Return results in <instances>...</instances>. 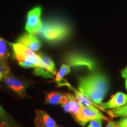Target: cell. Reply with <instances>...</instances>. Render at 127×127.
I'll return each instance as SVG.
<instances>
[{"label":"cell","mask_w":127,"mask_h":127,"mask_svg":"<svg viewBox=\"0 0 127 127\" xmlns=\"http://www.w3.org/2000/svg\"><path fill=\"white\" fill-rule=\"evenodd\" d=\"M81 106L82 111L83 112L84 117L88 122H90L92 120H95L108 121V118L103 115L97 108H90L82 105V104H81Z\"/></svg>","instance_id":"8fae6325"},{"label":"cell","mask_w":127,"mask_h":127,"mask_svg":"<svg viewBox=\"0 0 127 127\" xmlns=\"http://www.w3.org/2000/svg\"><path fill=\"white\" fill-rule=\"evenodd\" d=\"M71 71L70 66L67 64H63L61 66L60 71L57 73L55 76V81L57 82V84H60L63 81V78L66 75L69 74Z\"/></svg>","instance_id":"9a60e30c"},{"label":"cell","mask_w":127,"mask_h":127,"mask_svg":"<svg viewBox=\"0 0 127 127\" xmlns=\"http://www.w3.org/2000/svg\"><path fill=\"white\" fill-rule=\"evenodd\" d=\"M109 88L108 78L102 72H95L79 79L78 91L95 104L102 103Z\"/></svg>","instance_id":"6da1fadb"},{"label":"cell","mask_w":127,"mask_h":127,"mask_svg":"<svg viewBox=\"0 0 127 127\" xmlns=\"http://www.w3.org/2000/svg\"><path fill=\"white\" fill-rule=\"evenodd\" d=\"M106 127H118V124L116 123V122L109 121L107 125H106Z\"/></svg>","instance_id":"cb8c5ba5"},{"label":"cell","mask_w":127,"mask_h":127,"mask_svg":"<svg viewBox=\"0 0 127 127\" xmlns=\"http://www.w3.org/2000/svg\"><path fill=\"white\" fill-rule=\"evenodd\" d=\"M38 55L42 60V63H43L42 67L48 71L49 72L52 73L54 75H56L57 73L56 66H55V63L51 60V58L47 56V55L42 54H38Z\"/></svg>","instance_id":"7c38bea8"},{"label":"cell","mask_w":127,"mask_h":127,"mask_svg":"<svg viewBox=\"0 0 127 127\" xmlns=\"http://www.w3.org/2000/svg\"><path fill=\"white\" fill-rule=\"evenodd\" d=\"M121 75L123 76V78H127V66L125 68V69H123V71H122Z\"/></svg>","instance_id":"d4e9b609"},{"label":"cell","mask_w":127,"mask_h":127,"mask_svg":"<svg viewBox=\"0 0 127 127\" xmlns=\"http://www.w3.org/2000/svg\"><path fill=\"white\" fill-rule=\"evenodd\" d=\"M127 103V95L121 92H118L113 96H112L108 102L101 103L99 105L105 111V109H112L123 107Z\"/></svg>","instance_id":"52a82bcc"},{"label":"cell","mask_w":127,"mask_h":127,"mask_svg":"<svg viewBox=\"0 0 127 127\" xmlns=\"http://www.w3.org/2000/svg\"><path fill=\"white\" fill-rule=\"evenodd\" d=\"M88 127H102V120H95L90 121V124Z\"/></svg>","instance_id":"ffe728a7"},{"label":"cell","mask_w":127,"mask_h":127,"mask_svg":"<svg viewBox=\"0 0 127 127\" xmlns=\"http://www.w3.org/2000/svg\"><path fill=\"white\" fill-rule=\"evenodd\" d=\"M65 61L69 66L72 67H87L90 70H93L96 67V63L90 57L79 53L72 52L65 57Z\"/></svg>","instance_id":"277c9868"},{"label":"cell","mask_w":127,"mask_h":127,"mask_svg":"<svg viewBox=\"0 0 127 127\" xmlns=\"http://www.w3.org/2000/svg\"><path fill=\"white\" fill-rule=\"evenodd\" d=\"M125 87L127 90V78H126V80H125Z\"/></svg>","instance_id":"484cf974"},{"label":"cell","mask_w":127,"mask_h":127,"mask_svg":"<svg viewBox=\"0 0 127 127\" xmlns=\"http://www.w3.org/2000/svg\"><path fill=\"white\" fill-rule=\"evenodd\" d=\"M111 118H115L118 117H127V105L115 108L110 109L106 111Z\"/></svg>","instance_id":"4fadbf2b"},{"label":"cell","mask_w":127,"mask_h":127,"mask_svg":"<svg viewBox=\"0 0 127 127\" xmlns=\"http://www.w3.org/2000/svg\"><path fill=\"white\" fill-rule=\"evenodd\" d=\"M62 94L58 92H51L48 93L45 96V101L47 104H60Z\"/></svg>","instance_id":"5bb4252c"},{"label":"cell","mask_w":127,"mask_h":127,"mask_svg":"<svg viewBox=\"0 0 127 127\" xmlns=\"http://www.w3.org/2000/svg\"><path fill=\"white\" fill-rule=\"evenodd\" d=\"M34 74L36 75L41 76L44 78H54V75L52 73L49 72L43 67H40V66L35 68Z\"/></svg>","instance_id":"e0dca14e"},{"label":"cell","mask_w":127,"mask_h":127,"mask_svg":"<svg viewBox=\"0 0 127 127\" xmlns=\"http://www.w3.org/2000/svg\"><path fill=\"white\" fill-rule=\"evenodd\" d=\"M7 44V41L0 38V60L5 62L9 56V52Z\"/></svg>","instance_id":"2e32d148"},{"label":"cell","mask_w":127,"mask_h":127,"mask_svg":"<svg viewBox=\"0 0 127 127\" xmlns=\"http://www.w3.org/2000/svg\"><path fill=\"white\" fill-rule=\"evenodd\" d=\"M0 120L2 121H6L9 122V123L11 121V118L9 117L8 114L6 112V111L3 109L1 105H0Z\"/></svg>","instance_id":"d6986e66"},{"label":"cell","mask_w":127,"mask_h":127,"mask_svg":"<svg viewBox=\"0 0 127 127\" xmlns=\"http://www.w3.org/2000/svg\"><path fill=\"white\" fill-rule=\"evenodd\" d=\"M17 42L23 44L34 52L38 51L41 47V42L33 34H24L17 39Z\"/></svg>","instance_id":"ba28073f"},{"label":"cell","mask_w":127,"mask_h":127,"mask_svg":"<svg viewBox=\"0 0 127 127\" xmlns=\"http://www.w3.org/2000/svg\"><path fill=\"white\" fill-rule=\"evenodd\" d=\"M2 79L5 83L7 84V86L21 98L26 97L27 96V94L25 92L24 85L20 79L16 78L12 76L9 75L8 74L5 76Z\"/></svg>","instance_id":"8992f818"},{"label":"cell","mask_w":127,"mask_h":127,"mask_svg":"<svg viewBox=\"0 0 127 127\" xmlns=\"http://www.w3.org/2000/svg\"><path fill=\"white\" fill-rule=\"evenodd\" d=\"M39 34L44 40L50 42H57L64 40L71 34L69 25L63 21L50 20L42 23Z\"/></svg>","instance_id":"7a4b0ae2"},{"label":"cell","mask_w":127,"mask_h":127,"mask_svg":"<svg viewBox=\"0 0 127 127\" xmlns=\"http://www.w3.org/2000/svg\"><path fill=\"white\" fill-rule=\"evenodd\" d=\"M14 52V56L20 65L24 68H36L43 66L42 60L38 54L21 43L7 42Z\"/></svg>","instance_id":"3957f363"},{"label":"cell","mask_w":127,"mask_h":127,"mask_svg":"<svg viewBox=\"0 0 127 127\" xmlns=\"http://www.w3.org/2000/svg\"><path fill=\"white\" fill-rule=\"evenodd\" d=\"M60 127L58 126V125H55V126H54V127Z\"/></svg>","instance_id":"83f0119b"},{"label":"cell","mask_w":127,"mask_h":127,"mask_svg":"<svg viewBox=\"0 0 127 127\" xmlns=\"http://www.w3.org/2000/svg\"><path fill=\"white\" fill-rule=\"evenodd\" d=\"M68 101H69V98H68L67 94H63L61 96V99H60V104L61 105V106H63L64 105H65L68 102Z\"/></svg>","instance_id":"44dd1931"},{"label":"cell","mask_w":127,"mask_h":127,"mask_svg":"<svg viewBox=\"0 0 127 127\" xmlns=\"http://www.w3.org/2000/svg\"><path fill=\"white\" fill-rule=\"evenodd\" d=\"M9 72V68L6 64V62L0 60V74L2 75V78L5 76L8 75Z\"/></svg>","instance_id":"ac0fdd59"},{"label":"cell","mask_w":127,"mask_h":127,"mask_svg":"<svg viewBox=\"0 0 127 127\" xmlns=\"http://www.w3.org/2000/svg\"><path fill=\"white\" fill-rule=\"evenodd\" d=\"M2 79V75H1V74H0V81H1Z\"/></svg>","instance_id":"4316f807"},{"label":"cell","mask_w":127,"mask_h":127,"mask_svg":"<svg viewBox=\"0 0 127 127\" xmlns=\"http://www.w3.org/2000/svg\"><path fill=\"white\" fill-rule=\"evenodd\" d=\"M66 94L69 98V101L65 105L62 107L66 112L70 113L73 118H74L81 111V106L80 103L78 102L77 100L75 99V96H74L72 94L67 93Z\"/></svg>","instance_id":"30bf717a"},{"label":"cell","mask_w":127,"mask_h":127,"mask_svg":"<svg viewBox=\"0 0 127 127\" xmlns=\"http://www.w3.org/2000/svg\"><path fill=\"white\" fill-rule=\"evenodd\" d=\"M118 127H127V117L121 119L118 123Z\"/></svg>","instance_id":"7402d4cb"},{"label":"cell","mask_w":127,"mask_h":127,"mask_svg":"<svg viewBox=\"0 0 127 127\" xmlns=\"http://www.w3.org/2000/svg\"><path fill=\"white\" fill-rule=\"evenodd\" d=\"M0 127H16L12 125L9 122L6 121H2L0 124Z\"/></svg>","instance_id":"603a6c76"},{"label":"cell","mask_w":127,"mask_h":127,"mask_svg":"<svg viewBox=\"0 0 127 127\" xmlns=\"http://www.w3.org/2000/svg\"><path fill=\"white\" fill-rule=\"evenodd\" d=\"M34 124L36 127H52L57 125L56 122L49 114L42 110H35Z\"/></svg>","instance_id":"9c48e42d"},{"label":"cell","mask_w":127,"mask_h":127,"mask_svg":"<svg viewBox=\"0 0 127 127\" xmlns=\"http://www.w3.org/2000/svg\"><path fill=\"white\" fill-rule=\"evenodd\" d=\"M42 8L40 7H35L28 13L25 30L30 34L38 33L42 27L41 20Z\"/></svg>","instance_id":"5b68a950"}]
</instances>
